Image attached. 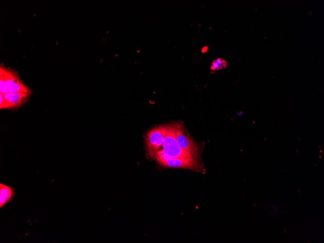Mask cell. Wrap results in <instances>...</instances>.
<instances>
[{
  "label": "cell",
  "mask_w": 324,
  "mask_h": 243,
  "mask_svg": "<svg viewBox=\"0 0 324 243\" xmlns=\"http://www.w3.org/2000/svg\"><path fill=\"white\" fill-rule=\"evenodd\" d=\"M23 92L32 93V91L25 85L18 73L9 67L0 66V93Z\"/></svg>",
  "instance_id": "1"
},
{
  "label": "cell",
  "mask_w": 324,
  "mask_h": 243,
  "mask_svg": "<svg viewBox=\"0 0 324 243\" xmlns=\"http://www.w3.org/2000/svg\"><path fill=\"white\" fill-rule=\"evenodd\" d=\"M164 128L165 137L162 149L163 152L171 158L187 159L193 157L190 153L180 147L177 140V122L166 124Z\"/></svg>",
  "instance_id": "2"
},
{
  "label": "cell",
  "mask_w": 324,
  "mask_h": 243,
  "mask_svg": "<svg viewBox=\"0 0 324 243\" xmlns=\"http://www.w3.org/2000/svg\"><path fill=\"white\" fill-rule=\"evenodd\" d=\"M165 137L164 125L156 126L149 130L146 134V154L151 159H155L158 152L162 146Z\"/></svg>",
  "instance_id": "3"
},
{
  "label": "cell",
  "mask_w": 324,
  "mask_h": 243,
  "mask_svg": "<svg viewBox=\"0 0 324 243\" xmlns=\"http://www.w3.org/2000/svg\"><path fill=\"white\" fill-rule=\"evenodd\" d=\"M176 139L180 147L190 153L194 159L198 162L199 157L198 147L185 129L182 123L180 122H177Z\"/></svg>",
  "instance_id": "4"
},
{
  "label": "cell",
  "mask_w": 324,
  "mask_h": 243,
  "mask_svg": "<svg viewBox=\"0 0 324 243\" xmlns=\"http://www.w3.org/2000/svg\"><path fill=\"white\" fill-rule=\"evenodd\" d=\"M158 162L161 166L167 168L188 169L196 171L199 169L198 162L193 157L187 159L170 158Z\"/></svg>",
  "instance_id": "5"
},
{
  "label": "cell",
  "mask_w": 324,
  "mask_h": 243,
  "mask_svg": "<svg viewBox=\"0 0 324 243\" xmlns=\"http://www.w3.org/2000/svg\"><path fill=\"white\" fill-rule=\"evenodd\" d=\"M31 94L23 92L3 94L6 100V109H15L22 106L29 100Z\"/></svg>",
  "instance_id": "6"
},
{
  "label": "cell",
  "mask_w": 324,
  "mask_h": 243,
  "mask_svg": "<svg viewBox=\"0 0 324 243\" xmlns=\"http://www.w3.org/2000/svg\"><path fill=\"white\" fill-rule=\"evenodd\" d=\"M15 190L13 187L0 183V208L13 201L15 195Z\"/></svg>",
  "instance_id": "7"
},
{
  "label": "cell",
  "mask_w": 324,
  "mask_h": 243,
  "mask_svg": "<svg viewBox=\"0 0 324 243\" xmlns=\"http://www.w3.org/2000/svg\"><path fill=\"white\" fill-rule=\"evenodd\" d=\"M227 62L221 58L213 60L211 65V70L212 71L224 69L227 67Z\"/></svg>",
  "instance_id": "8"
},
{
  "label": "cell",
  "mask_w": 324,
  "mask_h": 243,
  "mask_svg": "<svg viewBox=\"0 0 324 243\" xmlns=\"http://www.w3.org/2000/svg\"><path fill=\"white\" fill-rule=\"evenodd\" d=\"M273 209H272V211L271 212V216L273 217H275V215H279V208H277V207H273Z\"/></svg>",
  "instance_id": "9"
}]
</instances>
